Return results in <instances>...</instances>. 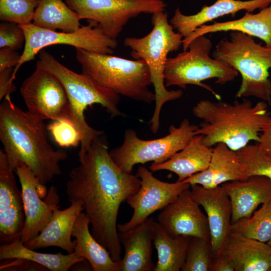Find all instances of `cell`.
<instances>
[{
	"instance_id": "obj_1",
	"label": "cell",
	"mask_w": 271,
	"mask_h": 271,
	"mask_svg": "<svg viewBox=\"0 0 271 271\" xmlns=\"http://www.w3.org/2000/svg\"><path fill=\"white\" fill-rule=\"evenodd\" d=\"M108 150L100 136L86 152L78 153L79 164L69 173L66 194L70 203L83 202L92 235L113 260L119 261L122 258L117 224L119 208L139 191L141 180L122 170Z\"/></svg>"
},
{
	"instance_id": "obj_2",
	"label": "cell",
	"mask_w": 271,
	"mask_h": 271,
	"mask_svg": "<svg viewBox=\"0 0 271 271\" xmlns=\"http://www.w3.org/2000/svg\"><path fill=\"white\" fill-rule=\"evenodd\" d=\"M44 120L14 104L10 95L0 104V140L11 168L26 165L44 185L61 174L66 152L50 144Z\"/></svg>"
},
{
	"instance_id": "obj_3",
	"label": "cell",
	"mask_w": 271,
	"mask_h": 271,
	"mask_svg": "<svg viewBox=\"0 0 271 271\" xmlns=\"http://www.w3.org/2000/svg\"><path fill=\"white\" fill-rule=\"evenodd\" d=\"M194 115L202 120L195 134L211 147L221 143L237 151L252 141L259 142L260 134L271 115L268 104L253 105L249 100L230 103L219 100H201L193 106Z\"/></svg>"
},
{
	"instance_id": "obj_4",
	"label": "cell",
	"mask_w": 271,
	"mask_h": 271,
	"mask_svg": "<svg viewBox=\"0 0 271 271\" xmlns=\"http://www.w3.org/2000/svg\"><path fill=\"white\" fill-rule=\"evenodd\" d=\"M36 67L51 73L63 86L70 102L72 121L81 137L79 153H84L93 141L103 133L87 124L85 110L89 106L98 104L104 107L111 117L120 116L122 115L118 108L120 95L83 73L69 69L45 50L40 51Z\"/></svg>"
},
{
	"instance_id": "obj_5",
	"label": "cell",
	"mask_w": 271,
	"mask_h": 271,
	"mask_svg": "<svg viewBox=\"0 0 271 271\" xmlns=\"http://www.w3.org/2000/svg\"><path fill=\"white\" fill-rule=\"evenodd\" d=\"M153 29L142 38L126 37L124 46L131 50V56L135 60L143 59L147 64L151 76L155 95V107L149 124L152 132L156 133L160 125V114L167 102L180 98L181 90H169L165 84L164 71L169 53L179 50L183 44V36L168 21L165 11L152 14Z\"/></svg>"
},
{
	"instance_id": "obj_6",
	"label": "cell",
	"mask_w": 271,
	"mask_h": 271,
	"mask_svg": "<svg viewBox=\"0 0 271 271\" xmlns=\"http://www.w3.org/2000/svg\"><path fill=\"white\" fill-rule=\"evenodd\" d=\"M82 73L102 85L137 101L151 104L155 100L149 67L143 59L129 60L112 54L75 48Z\"/></svg>"
},
{
	"instance_id": "obj_7",
	"label": "cell",
	"mask_w": 271,
	"mask_h": 271,
	"mask_svg": "<svg viewBox=\"0 0 271 271\" xmlns=\"http://www.w3.org/2000/svg\"><path fill=\"white\" fill-rule=\"evenodd\" d=\"M212 56L240 74L242 80L236 97L253 96L271 105L270 49L257 44L250 35L232 31L230 39L219 42Z\"/></svg>"
},
{
	"instance_id": "obj_8",
	"label": "cell",
	"mask_w": 271,
	"mask_h": 271,
	"mask_svg": "<svg viewBox=\"0 0 271 271\" xmlns=\"http://www.w3.org/2000/svg\"><path fill=\"white\" fill-rule=\"evenodd\" d=\"M212 46L210 40L201 35L191 41L186 51L168 58L164 71L166 87L185 88L187 85H197L220 100V95L202 81L215 78L216 83L223 85L234 80L238 72L227 64L211 58Z\"/></svg>"
},
{
	"instance_id": "obj_9",
	"label": "cell",
	"mask_w": 271,
	"mask_h": 271,
	"mask_svg": "<svg viewBox=\"0 0 271 271\" xmlns=\"http://www.w3.org/2000/svg\"><path fill=\"white\" fill-rule=\"evenodd\" d=\"M198 125L184 119L178 127L171 125L169 134L161 138L145 140L139 138L134 130H125L122 145L109 152L114 163L123 171L132 174L139 164L153 162L162 163L180 151L195 136Z\"/></svg>"
},
{
	"instance_id": "obj_10",
	"label": "cell",
	"mask_w": 271,
	"mask_h": 271,
	"mask_svg": "<svg viewBox=\"0 0 271 271\" xmlns=\"http://www.w3.org/2000/svg\"><path fill=\"white\" fill-rule=\"evenodd\" d=\"M88 22V25L73 32L47 30L32 23L20 25L25 33L26 42L21 59L14 68L13 79L23 64L34 59L43 48L53 45H66L90 52L112 54L117 45L116 40L105 35L97 24Z\"/></svg>"
},
{
	"instance_id": "obj_11",
	"label": "cell",
	"mask_w": 271,
	"mask_h": 271,
	"mask_svg": "<svg viewBox=\"0 0 271 271\" xmlns=\"http://www.w3.org/2000/svg\"><path fill=\"white\" fill-rule=\"evenodd\" d=\"M80 20L97 24L105 35L116 40L129 21L142 14L165 11L163 0H65Z\"/></svg>"
},
{
	"instance_id": "obj_12",
	"label": "cell",
	"mask_w": 271,
	"mask_h": 271,
	"mask_svg": "<svg viewBox=\"0 0 271 271\" xmlns=\"http://www.w3.org/2000/svg\"><path fill=\"white\" fill-rule=\"evenodd\" d=\"M21 186L25 223L21 235L25 243L37 237L50 221L54 211L59 209L60 198L57 188L48 189L25 164L15 171Z\"/></svg>"
},
{
	"instance_id": "obj_13",
	"label": "cell",
	"mask_w": 271,
	"mask_h": 271,
	"mask_svg": "<svg viewBox=\"0 0 271 271\" xmlns=\"http://www.w3.org/2000/svg\"><path fill=\"white\" fill-rule=\"evenodd\" d=\"M20 92L28 111L40 118L72 121L66 92L60 82L49 72L36 67L22 82Z\"/></svg>"
},
{
	"instance_id": "obj_14",
	"label": "cell",
	"mask_w": 271,
	"mask_h": 271,
	"mask_svg": "<svg viewBox=\"0 0 271 271\" xmlns=\"http://www.w3.org/2000/svg\"><path fill=\"white\" fill-rule=\"evenodd\" d=\"M136 176L141 180L139 191L127 199L126 203L133 209L130 220L117 224L118 232L129 230L144 222L155 211L163 209L191 185L184 182H164L156 178L153 172L140 166Z\"/></svg>"
},
{
	"instance_id": "obj_15",
	"label": "cell",
	"mask_w": 271,
	"mask_h": 271,
	"mask_svg": "<svg viewBox=\"0 0 271 271\" xmlns=\"http://www.w3.org/2000/svg\"><path fill=\"white\" fill-rule=\"evenodd\" d=\"M194 198L190 188L181 193L158 215V222L171 235L210 239L206 215Z\"/></svg>"
},
{
	"instance_id": "obj_16",
	"label": "cell",
	"mask_w": 271,
	"mask_h": 271,
	"mask_svg": "<svg viewBox=\"0 0 271 271\" xmlns=\"http://www.w3.org/2000/svg\"><path fill=\"white\" fill-rule=\"evenodd\" d=\"M14 170L4 152L0 150V242L21 239L25 223L22 193Z\"/></svg>"
},
{
	"instance_id": "obj_17",
	"label": "cell",
	"mask_w": 271,
	"mask_h": 271,
	"mask_svg": "<svg viewBox=\"0 0 271 271\" xmlns=\"http://www.w3.org/2000/svg\"><path fill=\"white\" fill-rule=\"evenodd\" d=\"M190 189L195 200L204 208L207 216L214 257L222 253L231 232L232 205L221 185L206 188L197 184Z\"/></svg>"
},
{
	"instance_id": "obj_18",
	"label": "cell",
	"mask_w": 271,
	"mask_h": 271,
	"mask_svg": "<svg viewBox=\"0 0 271 271\" xmlns=\"http://www.w3.org/2000/svg\"><path fill=\"white\" fill-rule=\"evenodd\" d=\"M221 186L231 203V224L250 217L259 205L271 199V180L265 176H253Z\"/></svg>"
},
{
	"instance_id": "obj_19",
	"label": "cell",
	"mask_w": 271,
	"mask_h": 271,
	"mask_svg": "<svg viewBox=\"0 0 271 271\" xmlns=\"http://www.w3.org/2000/svg\"><path fill=\"white\" fill-rule=\"evenodd\" d=\"M271 0H217L212 5L204 6L197 13L192 15L183 14L177 7L170 23L184 38L190 35L197 28L220 17L231 14L234 16L241 10L252 12L268 7Z\"/></svg>"
},
{
	"instance_id": "obj_20",
	"label": "cell",
	"mask_w": 271,
	"mask_h": 271,
	"mask_svg": "<svg viewBox=\"0 0 271 271\" xmlns=\"http://www.w3.org/2000/svg\"><path fill=\"white\" fill-rule=\"evenodd\" d=\"M245 169L240 162L236 151L219 143L212 148L210 162L204 170L188 178L183 182L190 185L197 184L206 188L246 179Z\"/></svg>"
},
{
	"instance_id": "obj_21",
	"label": "cell",
	"mask_w": 271,
	"mask_h": 271,
	"mask_svg": "<svg viewBox=\"0 0 271 271\" xmlns=\"http://www.w3.org/2000/svg\"><path fill=\"white\" fill-rule=\"evenodd\" d=\"M84 209L83 203L80 200L71 203L64 210L56 209L45 228L37 237L24 245L33 250L56 246L68 253L74 252L75 241L71 239L73 229L76 219Z\"/></svg>"
},
{
	"instance_id": "obj_22",
	"label": "cell",
	"mask_w": 271,
	"mask_h": 271,
	"mask_svg": "<svg viewBox=\"0 0 271 271\" xmlns=\"http://www.w3.org/2000/svg\"><path fill=\"white\" fill-rule=\"evenodd\" d=\"M153 218L149 217L134 228L118 232L124 249L120 271H151L154 265L152 257Z\"/></svg>"
},
{
	"instance_id": "obj_23",
	"label": "cell",
	"mask_w": 271,
	"mask_h": 271,
	"mask_svg": "<svg viewBox=\"0 0 271 271\" xmlns=\"http://www.w3.org/2000/svg\"><path fill=\"white\" fill-rule=\"evenodd\" d=\"M235 271H269L271 246L267 242L231 232L222 252Z\"/></svg>"
},
{
	"instance_id": "obj_24",
	"label": "cell",
	"mask_w": 271,
	"mask_h": 271,
	"mask_svg": "<svg viewBox=\"0 0 271 271\" xmlns=\"http://www.w3.org/2000/svg\"><path fill=\"white\" fill-rule=\"evenodd\" d=\"M228 31H239L257 37L265 43L266 48L271 49V4L256 14L247 12L242 17L237 20L201 26L183 39V50L186 51L191 41L199 36Z\"/></svg>"
},
{
	"instance_id": "obj_25",
	"label": "cell",
	"mask_w": 271,
	"mask_h": 271,
	"mask_svg": "<svg viewBox=\"0 0 271 271\" xmlns=\"http://www.w3.org/2000/svg\"><path fill=\"white\" fill-rule=\"evenodd\" d=\"M203 136H194L180 151L166 161L150 166L152 172L167 170L178 176L177 181L185 179L206 169L210 162L212 148L202 142Z\"/></svg>"
},
{
	"instance_id": "obj_26",
	"label": "cell",
	"mask_w": 271,
	"mask_h": 271,
	"mask_svg": "<svg viewBox=\"0 0 271 271\" xmlns=\"http://www.w3.org/2000/svg\"><path fill=\"white\" fill-rule=\"evenodd\" d=\"M90 224L89 218L82 212L73 229L72 236L75 238L74 252L84 258L94 271H120L121 260L112 259L107 249L90 232Z\"/></svg>"
},
{
	"instance_id": "obj_27",
	"label": "cell",
	"mask_w": 271,
	"mask_h": 271,
	"mask_svg": "<svg viewBox=\"0 0 271 271\" xmlns=\"http://www.w3.org/2000/svg\"><path fill=\"white\" fill-rule=\"evenodd\" d=\"M191 237L173 236L158 221L153 226V241L158 261L154 271H179L184 264Z\"/></svg>"
},
{
	"instance_id": "obj_28",
	"label": "cell",
	"mask_w": 271,
	"mask_h": 271,
	"mask_svg": "<svg viewBox=\"0 0 271 271\" xmlns=\"http://www.w3.org/2000/svg\"><path fill=\"white\" fill-rule=\"evenodd\" d=\"M22 259L34 262L45 267L48 270L67 271L76 263L86 260L75 252L63 254L41 253L27 247L21 239L1 244L0 260Z\"/></svg>"
},
{
	"instance_id": "obj_29",
	"label": "cell",
	"mask_w": 271,
	"mask_h": 271,
	"mask_svg": "<svg viewBox=\"0 0 271 271\" xmlns=\"http://www.w3.org/2000/svg\"><path fill=\"white\" fill-rule=\"evenodd\" d=\"M77 13L62 0H39L32 24L52 31L73 32L81 26Z\"/></svg>"
},
{
	"instance_id": "obj_30",
	"label": "cell",
	"mask_w": 271,
	"mask_h": 271,
	"mask_svg": "<svg viewBox=\"0 0 271 271\" xmlns=\"http://www.w3.org/2000/svg\"><path fill=\"white\" fill-rule=\"evenodd\" d=\"M231 232L264 242L271 239V199L248 217L231 224Z\"/></svg>"
},
{
	"instance_id": "obj_31",
	"label": "cell",
	"mask_w": 271,
	"mask_h": 271,
	"mask_svg": "<svg viewBox=\"0 0 271 271\" xmlns=\"http://www.w3.org/2000/svg\"><path fill=\"white\" fill-rule=\"evenodd\" d=\"M214 259L210 239L191 237L182 271H210Z\"/></svg>"
},
{
	"instance_id": "obj_32",
	"label": "cell",
	"mask_w": 271,
	"mask_h": 271,
	"mask_svg": "<svg viewBox=\"0 0 271 271\" xmlns=\"http://www.w3.org/2000/svg\"><path fill=\"white\" fill-rule=\"evenodd\" d=\"M236 153L245 167L247 178L262 176L271 180V157L260 149L257 143L248 144L237 151Z\"/></svg>"
},
{
	"instance_id": "obj_33",
	"label": "cell",
	"mask_w": 271,
	"mask_h": 271,
	"mask_svg": "<svg viewBox=\"0 0 271 271\" xmlns=\"http://www.w3.org/2000/svg\"><path fill=\"white\" fill-rule=\"evenodd\" d=\"M39 0H0V20L20 25L32 23Z\"/></svg>"
},
{
	"instance_id": "obj_34",
	"label": "cell",
	"mask_w": 271,
	"mask_h": 271,
	"mask_svg": "<svg viewBox=\"0 0 271 271\" xmlns=\"http://www.w3.org/2000/svg\"><path fill=\"white\" fill-rule=\"evenodd\" d=\"M47 127L55 142L60 147H77L80 144L81 135L70 119L54 120Z\"/></svg>"
},
{
	"instance_id": "obj_35",
	"label": "cell",
	"mask_w": 271,
	"mask_h": 271,
	"mask_svg": "<svg viewBox=\"0 0 271 271\" xmlns=\"http://www.w3.org/2000/svg\"><path fill=\"white\" fill-rule=\"evenodd\" d=\"M26 35L22 27L15 23L0 24V48L7 47L18 50L24 47Z\"/></svg>"
},
{
	"instance_id": "obj_36",
	"label": "cell",
	"mask_w": 271,
	"mask_h": 271,
	"mask_svg": "<svg viewBox=\"0 0 271 271\" xmlns=\"http://www.w3.org/2000/svg\"><path fill=\"white\" fill-rule=\"evenodd\" d=\"M14 67H10L0 71V99L10 95L16 90L12 76Z\"/></svg>"
},
{
	"instance_id": "obj_37",
	"label": "cell",
	"mask_w": 271,
	"mask_h": 271,
	"mask_svg": "<svg viewBox=\"0 0 271 271\" xmlns=\"http://www.w3.org/2000/svg\"><path fill=\"white\" fill-rule=\"evenodd\" d=\"M21 57L16 50L9 47L0 48V71L16 67Z\"/></svg>"
},
{
	"instance_id": "obj_38",
	"label": "cell",
	"mask_w": 271,
	"mask_h": 271,
	"mask_svg": "<svg viewBox=\"0 0 271 271\" xmlns=\"http://www.w3.org/2000/svg\"><path fill=\"white\" fill-rule=\"evenodd\" d=\"M257 143L260 149L271 157V117L262 129Z\"/></svg>"
},
{
	"instance_id": "obj_39",
	"label": "cell",
	"mask_w": 271,
	"mask_h": 271,
	"mask_svg": "<svg viewBox=\"0 0 271 271\" xmlns=\"http://www.w3.org/2000/svg\"><path fill=\"white\" fill-rule=\"evenodd\" d=\"M210 271H235V268L230 259L222 253L214 257Z\"/></svg>"
},
{
	"instance_id": "obj_40",
	"label": "cell",
	"mask_w": 271,
	"mask_h": 271,
	"mask_svg": "<svg viewBox=\"0 0 271 271\" xmlns=\"http://www.w3.org/2000/svg\"><path fill=\"white\" fill-rule=\"evenodd\" d=\"M267 243L271 246V239L269 241H268Z\"/></svg>"
},
{
	"instance_id": "obj_41",
	"label": "cell",
	"mask_w": 271,
	"mask_h": 271,
	"mask_svg": "<svg viewBox=\"0 0 271 271\" xmlns=\"http://www.w3.org/2000/svg\"><path fill=\"white\" fill-rule=\"evenodd\" d=\"M269 271H271V268H270V269H269Z\"/></svg>"
}]
</instances>
